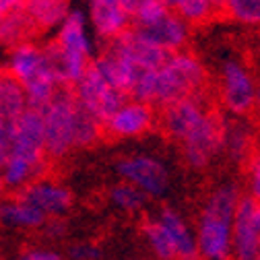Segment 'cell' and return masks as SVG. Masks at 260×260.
<instances>
[{"label": "cell", "instance_id": "cb8c5ba5", "mask_svg": "<svg viewBox=\"0 0 260 260\" xmlns=\"http://www.w3.org/2000/svg\"><path fill=\"white\" fill-rule=\"evenodd\" d=\"M0 219L13 223V225H21V227H40L46 223V217L25 203H5L0 205Z\"/></svg>", "mask_w": 260, "mask_h": 260}, {"label": "cell", "instance_id": "44dd1931", "mask_svg": "<svg viewBox=\"0 0 260 260\" xmlns=\"http://www.w3.org/2000/svg\"><path fill=\"white\" fill-rule=\"evenodd\" d=\"M69 3H60V0H31V3H25V13L29 15L36 29L60 25L64 17L69 15Z\"/></svg>", "mask_w": 260, "mask_h": 260}, {"label": "cell", "instance_id": "ac0fdd59", "mask_svg": "<svg viewBox=\"0 0 260 260\" xmlns=\"http://www.w3.org/2000/svg\"><path fill=\"white\" fill-rule=\"evenodd\" d=\"M56 44L64 52L83 54L87 58L91 56L93 46H91V40L87 36V19H85L83 11H69V15L60 23Z\"/></svg>", "mask_w": 260, "mask_h": 260}, {"label": "cell", "instance_id": "2e32d148", "mask_svg": "<svg viewBox=\"0 0 260 260\" xmlns=\"http://www.w3.org/2000/svg\"><path fill=\"white\" fill-rule=\"evenodd\" d=\"M89 19L100 38L116 40L130 29V17L120 7V0H93L89 5Z\"/></svg>", "mask_w": 260, "mask_h": 260}, {"label": "cell", "instance_id": "30bf717a", "mask_svg": "<svg viewBox=\"0 0 260 260\" xmlns=\"http://www.w3.org/2000/svg\"><path fill=\"white\" fill-rule=\"evenodd\" d=\"M110 50L116 52V54H120L122 58H126L141 73L143 71H159L168 62V58L172 56V54L164 52L161 48L153 46L151 42H147L135 27L126 29L122 36H118L116 40H112Z\"/></svg>", "mask_w": 260, "mask_h": 260}, {"label": "cell", "instance_id": "4316f807", "mask_svg": "<svg viewBox=\"0 0 260 260\" xmlns=\"http://www.w3.org/2000/svg\"><path fill=\"white\" fill-rule=\"evenodd\" d=\"M232 19L246 25H260V0H227L219 5Z\"/></svg>", "mask_w": 260, "mask_h": 260}, {"label": "cell", "instance_id": "277c9868", "mask_svg": "<svg viewBox=\"0 0 260 260\" xmlns=\"http://www.w3.org/2000/svg\"><path fill=\"white\" fill-rule=\"evenodd\" d=\"M73 93H75L77 104L100 122L102 128L126 104V95L114 91L102 79V75L97 73L93 64H89V69L85 71L81 81L73 87Z\"/></svg>", "mask_w": 260, "mask_h": 260}, {"label": "cell", "instance_id": "8d00e7d4", "mask_svg": "<svg viewBox=\"0 0 260 260\" xmlns=\"http://www.w3.org/2000/svg\"><path fill=\"white\" fill-rule=\"evenodd\" d=\"M3 186H5L3 184V170H0V192H3Z\"/></svg>", "mask_w": 260, "mask_h": 260}, {"label": "cell", "instance_id": "5bb4252c", "mask_svg": "<svg viewBox=\"0 0 260 260\" xmlns=\"http://www.w3.org/2000/svg\"><path fill=\"white\" fill-rule=\"evenodd\" d=\"M155 221L161 225V230L166 232V236L172 244L174 260H203L199 246H197V238H194L192 230L178 211L164 209L157 215Z\"/></svg>", "mask_w": 260, "mask_h": 260}, {"label": "cell", "instance_id": "d6a6232c", "mask_svg": "<svg viewBox=\"0 0 260 260\" xmlns=\"http://www.w3.org/2000/svg\"><path fill=\"white\" fill-rule=\"evenodd\" d=\"M250 197L256 203H260V155L250 166Z\"/></svg>", "mask_w": 260, "mask_h": 260}, {"label": "cell", "instance_id": "e575fe53", "mask_svg": "<svg viewBox=\"0 0 260 260\" xmlns=\"http://www.w3.org/2000/svg\"><path fill=\"white\" fill-rule=\"evenodd\" d=\"M21 260H60V254L54 250H29L21 256Z\"/></svg>", "mask_w": 260, "mask_h": 260}, {"label": "cell", "instance_id": "484cf974", "mask_svg": "<svg viewBox=\"0 0 260 260\" xmlns=\"http://www.w3.org/2000/svg\"><path fill=\"white\" fill-rule=\"evenodd\" d=\"M110 199H112V203H114L118 209L128 211V213L141 211V209L145 207V203H147V197H145V194H143L141 190H137L135 186L126 184V182H124V184H118V186L112 188Z\"/></svg>", "mask_w": 260, "mask_h": 260}, {"label": "cell", "instance_id": "8fae6325", "mask_svg": "<svg viewBox=\"0 0 260 260\" xmlns=\"http://www.w3.org/2000/svg\"><path fill=\"white\" fill-rule=\"evenodd\" d=\"M199 95L186 97L182 102H176L166 108L164 112V130L176 141H186L194 130H197L209 116L205 100Z\"/></svg>", "mask_w": 260, "mask_h": 260}, {"label": "cell", "instance_id": "7a4b0ae2", "mask_svg": "<svg viewBox=\"0 0 260 260\" xmlns=\"http://www.w3.org/2000/svg\"><path fill=\"white\" fill-rule=\"evenodd\" d=\"M207 71L199 58L192 54L178 52L168 58V62L157 71L155 79V100L157 106H172L186 97L199 95L205 87Z\"/></svg>", "mask_w": 260, "mask_h": 260}, {"label": "cell", "instance_id": "5b68a950", "mask_svg": "<svg viewBox=\"0 0 260 260\" xmlns=\"http://www.w3.org/2000/svg\"><path fill=\"white\" fill-rule=\"evenodd\" d=\"M9 157L23 161L27 166L42 168L46 166L44 151V116L40 110L25 108L15 124V133L9 149ZM7 157V159H9Z\"/></svg>", "mask_w": 260, "mask_h": 260}, {"label": "cell", "instance_id": "d6986e66", "mask_svg": "<svg viewBox=\"0 0 260 260\" xmlns=\"http://www.w3.org/2000/svg\"><path fill=\"white\" fill-rule=\"evenodd\" d=\"M25 108L27 100L21 83L9 71H3L0 73V118L15 124L19 116L25 112Z\"/></svg>", "mask_w": 260, "mask_h": 260}, {"label": "cell", "instance_id": "3957f363", "mask_svg": "<svg viewBox=\"0 0 260 260\" xmlns=\"http://www.w3.org/2000/svg\"><path fill=\"white\" fill-rule=\"evenodd\" d=\"M75 108L77 100L71 87H58L50 104L42 110L44 116V151L50 157L67 155L75 143Z\"/></svg>", "mask_w": 260, "mask_h": 260}, {"label": "cell", "instance_id": "1f68e13d", "mask_svg": "<svg viewBox=\"0 0 260 260\" xmlns=\"http://www.w3.org/2000/svg\"><path fill=\"white\" fill-rule=\"evenodd\" d=\"M15 124L7 122L5 118H0V170H3L5 161L9 157V149H11V141H13V133H15Z\"/></svg>", "mask_w": 260, "mask_h": 260}, {"label": "cell", "instance_id": "7402d4cb", "mask_svg": "<svg viewBox=\"0 0 260 260\" xmlns=\"http://www.w3.org/2000/svg\"><path fill=\"white\" fill-rule=\"evenodd\" d=\"M31 31H36V25L31 23L29 15L25 13V5H23L15 13L0 19V44H19Z\"/></svg>", "mask_w": 260, "mask_h": 260}, {"label": "cell", "instance_id": "74e56055", "mask_svg": "<svg viewBox=\"0 0 260 260\" xmlns=\"http://www.w3.org/2000/svg\"><path fill=\"white\" fill-rule=\"evenodd\" d=\"M256 102H260V89L256 91Z\"/></svg>", "mask_w": 260, "mask_h": 260}, {"label": "cell", "instance_id": "836d02e7", "mask_svg": "<svg viewBox=\"0 0 260 260\" xmlns=\"http://www.w3.org/2000/svg\"><path fill=\"white\" fill-rule=\"evenodd\" d=\"M71 256H73V260H95L100 256V250L95 246H89V244H81V246L71 250Z\"/></svg>", "mask_w": 260, "mask_h": 260}, {"label": "cell", "instance_id": "f1b7e54d", "mask_svg": "<svg viewBox=\"0 0 260 260\" xmlns=\"http://www.w3.org/2000/svg\"><path fill=\"white\" fill-rule=\"evenodd\" d=\"M145 236H147V240H149L151 250L155 252V256H157L159 260H174L172 244H170L166 232L161 230V225H159L155 219L145 223Z\"/></svg>", "mask_w": 260, "mask_h": 260}, {"label": "cell", "instance_id": "d4e9b609", "mask_svg": "<svg viewBox=\"0 0 260 260\" xmlns=\"http://www.w3.org/2000/svg\"><path fill=\"white\" fill-rule=\"evenodd\" d=\"M102 135V124L97 122L87 110H83L79 104L75 108V147H89Z\"/></svg>", "mask_w": 260, "mask_h": 260}, {"label": "cell", "instance_id": "d590c367", "mask_svg": "<svg viewBox=\"0 0 260 260\" xmlns=\"http://www.w3.org/2000/svg\"><path fill=\"white\" fill-rule=\"evenodd\" d=\"M23 5H25L23 0H0V19L7 17V15H11V13H15V11L21 9Z\"/></svg>", "mask_w": 260, "mask_h": 260}, {"label": "cell", "instance_id": "9c48e42d", "mask_svg": "<svg viewBox=\"0 0 260 260\" xmlns=\"http://www.w3.org/2000/svg\"><path fill=\"white\" fill-rule=\"evenodd\" d=\"M223 149V120L209 114L207 120L184 141V159L194 170L209 166V161Z\"/></svg>", "mask_w": 260, "mask_h": 260}, {"label": "cell", "instance_id": "8992f818", "mask_svg": "<svg viewBox=\"0 0 260 260\" xmlns=\"http://www.w3.org/2000/svg\"><path fill=\"white\" fill-rule=\"evenodd\" d=\"M118 174L126 184L141 190L145 197H164L170 188L168 166L153 155H135L122 159L118 164Z\"/></svg>", "mask_w": 260, "mask_h": 260}, {"label": "cell", "instance_id": "4dcf8cb0", "mask_svg": "<svg viewBox=\"0 0 260 260\" xmlns=\"http://www.w3.org/2000/svg\"><path fill=\"white\" fill-rule=\"evenodd\" d=\"M246 147H248V139L244 135L242 126L227 128V124L223 122V149H227V153L238 159V157L244 155Z\"/></svg>", "mask_w": 260, "mask_h": 260}, {"label": "cell", "instance_id": "f35d334b", "mask_svg": "<svg viewBox=\"0 0 260 260\" xmlns=\"http://www.w3.org/2000/svg\"><path fill=\"white\" fill-rule=\"evenodd\" d=\"M256 260H260V252H258V256H256Z\"/></svg>", "mask_w": 260, "mask_h": 260}, {"label": "cell", "instance_id": "ffe728a7", "mask_svg": "<svg viewBox=\"0 0 260 260\" xmlns=\"http://www.w3.org/2000/svg\"><path fill=\"white\" fill-rule=\"evenodd\" d=\"M46 64V58H44V52L34 46V44H19L13 52V58H11V69L9 73L23 85L25 81H29L34 77L42 67Z\"/></svg>", "mask_w": 260, "mask_h": 260}, {"label": "cell", "instance_id": "f546056e", "mask_svg": "<svg viewBox=\"0 0 260 260\" xmlns=\"http://www.w3.org/2000/svg\"><path fill=\"white\" fill-rule=\"evenodd\" d=\"M155 79H157V71L139 73L133 89H130V97H133V102L147 104V106L153 104V100H155Z\"/></svg>", "mask_w": 260, "mask_h": 260}, {"label": "cell", "instance_id": "83f0119b", "mask_svg": "<svg viewBox=\"0 0 260 260\" xmlns=\"http://www.w3.org/2000/svg\"><path fill=\"white\" fill-rule=\"evenodd\" d=\"M168 13H170L168 0H139L130 21H135V27H147L159 21L161 17H166Z\"/></svg>", "mask_w": 260, "mask_h": 260}, {"label": "cell", "instance_id": "52a82bcc", "mask_svg": "<svg viewBox=\"0 0 260 260\" xmlns=\"http://www.w3.org/2000/svg\"><path fill=\"white\" fill-rule=\"evenodd\" d=\"M256 83L244 64L238 60L223 62L221 69V100L232 114H248L256 104Z\"/></svg>", "mask_w": 260, "mask_h": 260}, {"label": "cell", "instance_id": "603a6c76", "mask_svg": "<svg viewBox=\"0 0 260 260\" xmlns=\"http://www.w3.org/2000/svg\"><path fill=\"white\" fill-rule=\"evenodd\" d=\"M168 5L170 11L176 13L186 25L207 21L219 7V3H211V0H168Z\"/></svg>", "mask_w": 260, "mask_h": 260}, {"label": "cell", "instance_id": "ba28073f", "mask_svg": "<svg viewBox=\"0 0 260 260\" xmlns=\"http://www.w3.org/2000/svg\"><path fill=\"white\" fill-rule=\"evenodd\" d=\"M258 203L250 194H242L236 207L232 223V258L234 260H256L260 252V232L256 225Z\"/></svg>", "mask_w": 260, "mask_h": 260}, {"label": "cell", "instance_id": "4fadbf2b", "mask_svg": "<svg viewBox=\"0 0 260 260\" xmlns=\"http://www.w3.org/2000/svg\"><path fill=\"white\" fill-rule=\"evenodd\" d=\"M135 29L139 31V34L147 42H151L153 46L161 48V50L168 52V54H178L186 46V42L190 38L188 25L176 13H172V11L166 17H161L159 21H155L153 25L135 27Z\"/></svg>", "mask_w": 260, "mask_h": 260}, {"label": "cell", "instance_id": "7c38bea8", "mask_svg": "<svg viewBox=\"0 0 260 260\" xmlns=\"http://www.w3.org/2000/svg\"><path fill=\"white\" fill-rule=\"evenodd\" d=\"M17 201L38 209L44 217H48V215H62L64 211H69L73 199L67 188L52 184V182L38 180L34 184L25 186L17 194Z\"/></svg>", "mask_w": 260, "mask_h": 260}, {"label": "cell", "instance_id": "6da1fadb", "mask_svg": "<svg viewBox=\"0 0 260 260\" xmlns=\"http://www.w3.org/2000/svg\"><path fill=\"white\" fill-rule=\"evenodd\" d=\"M240 199V188L232 182L219 186L207 199L194 234L203 260L232 258V223Z\"/></svg>", "mask_w": 260, "mask_h": 260}, {"label": "cell", "instance_id": "ab89813d", "mask_svg": "<svg viewBox=\"0 0 260 260\" xmlns=\"http://www.w3.org/2000/svg\"><path fill=\"white\" fill-rule=\"evenodd\" d=\"M0 73H3V71H0Z\"/></svg>", "mask_w": 260, "mask_h": 260}, {"label": "cell", "instance_id": "9a60e30c", "mask_svg": "<svg viewBox=\"0 0 260 260\" xmlns=\"http://www.w3.org/2000/svg\"><path fill=\"white\" fill-rule=\"evenodd\" d=\"M153 124V110L147 104L139 102H126L106 124L104 128L112 137L128 139V137H139L151 128Z\"/></svg>", "mask_w": 260, "mask_h": 260}, {"label": "cell", "instance_id": "e0dca14e", "mask_svg": "<svg viewBox=\"0 0 260 260\" xmlns=\"http://www.w3.org/2000/svg\"><path fill=\"white\" fill-rule=\"evenodd\" d=\"M97 69V73L102 75V79L118 93L122 95H130V89H133L137 77H139V69L133 67L126 58H122L120 54L112 52L110 48L97 58L95 62H91Z\"/></svg>", "mask_w": 260, "mask_h": 260}]
</instances>
